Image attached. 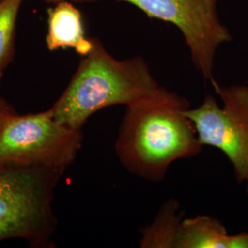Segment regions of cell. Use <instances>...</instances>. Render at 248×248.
Segmentation results:
<instances>
[{
  "mask_svg": "<svg viewBox=\"0 0 248 248\" xmlns=\"http://www.w3.org/2000/svg\"><path fill=\"white\" fill-rule=\"evenodd\" d=\"M188 108L186 98L163 87L126 107L115 142L116 155L124 168L158 182L174 162L199 155L202 145L186 116Z\"/></svg>",
  "mask_w": 248,
  "mask_h": 248,
  "instance_id": "1",
  "label": "cell"
},
{
  "mask_svg": "<svg viewBox=\"0 0 248 248\" xmlns=\"http://www.w3.org/2000/svg\"><path fill=\"white\" fill-rule=\"evenodd\" d=\"M147 62L141 56L118 60L93 39L82 56L67 88L54 103V119L67 127L82 130L89 117L107 107H127L159 89Z\"/></svg>",
  "mask_w": 248,
  "mask_h": 248,
  "instance_id": "2",
  "label": "cell"
},
{
  "mask_svg": "<svg viewBox=\"0 0 248 248\" xmlns=\"http://www.w3.org/2000/svg\"><path fill=\"white\" fill-rule=\"evenodd\" d=\"M64 171L0 163V242L18 238L34 248L51 245L57 226L53 190Z\"/></svg>",
  "mask_w": 248,
  "mask_h": 248,
  "instance_id": "3",
  "label": "cell"
},
{
  "mask_svg": "<svg viewBox=\"0 0 248 248\" xmlns=\"http://www.w3.org/2000/svg\"><path fill=\"white\" fill-rule=\"evenodd\" d=\"M82 130L58 123L52 108L9 117L0 131V163L66 169L82 147Z\"/></svg>",
  "mask_w": 248,
  "mask_h": 248,
  "instance_id": "4",
  "label": "cell"
},
{
  "mask_svg": "<svg viewBox=\"0 0 248 248\" xmlns=\"http://www.w3.org/2000/svg\"><path fill=\"white\" fill-rule=\"evenodd\" d=\"M222 107L212 95L201 106L186 109L201 144L212 146L229 160L237 182L248 179V86L221 87L212 83Z\"/></svg>",
  "mask_w": 248,
  "mask_h": 248,
  "instance_id": "5",
  "label": "cell"
},
{
  "mask_svg": "<svg viewBox=\"0 0 248 248\" xmlns=\"http://www.w3.org/2000/svg\"><path fill=\"white\" fill-rule=\"evenodd\" d=\"M93 2L99 0H45ZM141 9L148 17L174 24L182 32L192 62L206 79L214 82L213 63L217 49L232 40L229 30L217 14V0H116Z\"/></svg>",
  "mask_w": 248,
  "mask_h": 248,
  "instance_id": "6",
  "label": "cell"
},
{
  "mask_svg": "<svg viewBox=\"0 0 248 248\" xmlns=\"http://www.w3.org/2000/svg\"><path fill=\"white\" fill-rule=\"evenodd\" d=\"M175 248H248V232L229 234L217 219L197 215L181 220Z\"/></svg>",
  "mask_w": 248,
  "mask_h": 248,
  "instance_id": "7",
  "label": "cell"
},
{
  "mask_svg": "<svg viewBox=\"0 0 248 248\" xmlns=\"http://www.w3.org/2000/svg\"><path fill=\"white\" fill-rule=\"evenodd\" d=\"M47 47L50 51L74 48L81 56L93 46V39L85 37L82 15L72 2L60 1L48 9Z\"/></svg>",
  "mask_w": 248,
  "mask_h": 248,
  "instance_id": "8",
  "label": "cell"
},
{
  "mask_svg": "<svg viewBox=\"0 0 248 248\" xmlns=\"http://www.w3.org/2000/svg\"><path fill=\"white\" fill-rule=\"evenodd\" d=\"M181 213L177 201L169 200L160 209L150 225L143 228L140 247L143 248H175Z\"/></svg>",
  "mask_w": 248,
  "mask_h": 248,
  "instance_id": "9",
  "label": "cell"
},
{
  "mask_svg": "<svg viewBox=\"0 0 248 248\" xmlns=\"http://www.w3.org/2000/svg\"><path fill=\"white\" fill-rule=\"evenodd\" d=\"M23 0L0 2V78L13 59L15 51V28Z\"/></svg>",
  "mask_w": 248,
  "mask_h": 248,
  "instance_id": "10",
  "label": "cell"
},
{
  "mask_svg": "<svg viewBox=\"0 0 248 248\" xmlns=\"http://www.w3.org/2000/svg\"><path fill=\"white\" fill-rule=\"evenodd\" d=\"M15 111L13 108L9 106V104L0 98V131L3 128L4 124L9 119V117L13 115Z\"/></svg>",
  "mask_w": 248,
  "mask_h": 248,
  "instance_id": "11",
  "label": "cell"
},
{
  "mask_svg": "<svg viewBox=\"0 0 248 248\" xmlns=\"http://www.w3.org/2000/svg\"><path fill=\"white\" fill-rule=\"evenodd\" d=\"M246 183H247V191H248V180H247V182H246Z\"/></svg>",
  "mask_w": 248,
  "mask_h": 248,
  "instance_id": "12",
  "label": "cell"
},
{
  "mask_svg": "<svg viewBox=\"0 0 248 248\" xmlns=\"http://www.w3.org/2000/svg\"><path fill=\"white\" fill-rule=\"evenodd\" d=\"M1 1H2V0H0V2H1Z\"/></svg>",
  "mask_w": 248,
  "mask_h": 248,
  "instance_id": "13",
  "label": "cell"
}]
</instances>
